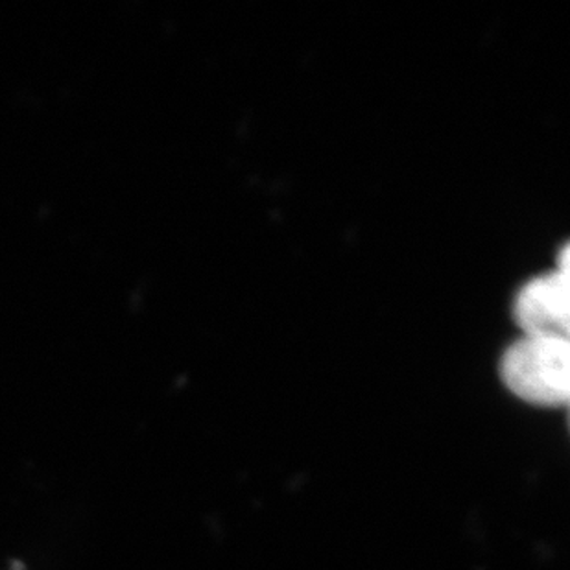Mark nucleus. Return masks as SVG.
Listing matches in <instances>:
<instances>
[{"label": "nucleus", "instance_id": "obj_1", "mask_svg": "<svg viewBox=\"0 0 570 570\" xmlns=\"http://www.w3.org/2000/svg\"><path fill=\"white\" fill-rule=\"evenodd\" d=\"M499 373L517 397L538 406H566L570 395L569 336L522 334L501 356Z\"/></svg>", "mask_w": 570, "mask_h": 570}, {"label": "nucleus", "instance_id": "obj_2", "mask_svg": "<svg viewBox=\"0 0 570 570\" xmlns=\"http://www.w3.org/2000/svg\"><path fill=\"white\" fill-rule=\"evenodd\" d=\"M511 313L522 334L569 336V269H550L527 281L515 294Z\"/></svg>", "mask_w": 570, "mask_h": 570}]
</instances>
